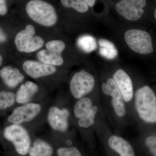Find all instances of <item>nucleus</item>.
I'll return each mask as SVG.
<instances>
[{"mask_svg": "<svg viewBox=\"0 0 156 156\" xmlns=\"http://www.w3.org/2000/svg\"><path fill=\"white\" fill-rule=\"evenodd\" d=\"M134 107L141 121L147 124L156 123V95L149 86L138 88L134 95Z\"/></svg>", "mask_w": 156, "mask_h": 156, "instance_id": "f257e3e1", "label": "nucleus"}, {"mask_svg": "<svg viewBox=\"0 0 156 156\" xmlns=\"http://www.w3.org/2000/svg\"><path fill=\"white\" fill-rule=\"evenodd\" d=\"M25 10L30 18L40 25L51 27L57 22L55 8L43 0H30L27 4Z\"/></svg>", "mask_w": 156, "mask_h": 156, "instance_id": "f03ea898", "label": "nucleus"}, {"mask_svg": "<svg viewBox=\"0 0 156 156\" xmlns=\"http://www.w3.org/2000/svg\"><path fill=\"white\" fill-rule=\"evenodd\" d=\"M4 136L19 156H28L32 143L27 131L19 125L12 124L4 129Z\"/></svg>", "mask_w": 156, "mask_h": 156, "instance_id": "7ed1b4c3", "label": "nucleus"}, {"mask_svg": "<svg viewBox=\"0 0 156 156\" xmlns=\"http://www.w3.org/2000/svg\"><path fill=\"white\" fill-rule=\"evenodd\" d=\"M14 43L19 52L30 53L41 49L44 42L42 37L36 35L35 29L33 26L29 24L17 34Z\"/></svg>", "mask_w": 156, "mask_h": 156, "instance_id": "20e7f679", "label": "nucleus"}, {"mask_svg": "<svg viewBox=\"0 0 156 156\" xmlns=\"http://www.w3.org/2000/svg\"><path fill=\"white\" fill-rule=\"evenodd\" d=\"M124 38L128 47L135 53L147 55L153 52L151 37L145 31L129 30L125 33Z\"/></svg>", "mask_w": 156, "mask_h": 156, "instance_id": "39448f33", "label": "nucleus"}, {"mask_svg": "<svg viewBox=\"0 0 156 156\" xmlns=\"http://www.w3.org/2000/svg\"><path fill=\"white\" fill-rule=\"evenodd\" d=\"M93 76L84 70L76 73L71 80L70 92L76 99H80L90 93L95 87Z\"/></svg>", "mask_w": 156, "mask_h": 156, "instance_id": "423d86ee", "label": "nucleus"}, {"mask_svg": "<svg viewBox=\"0 0 156 156\" xmlns=\"http://www.w3.org/2000/svg\"><path fill=\"white\" fill-rule=\"evenodd\" d=\"M101 90L105 95L109 98L112 107L117 116L125 117L127 113L126 102L113 78H109L106 83L102 84Z\"/></svg>", "mask_w": 156, "mask_h": 156, "instance_id": "0eeeda50", "label": "nucleus"}, {"mask_svg": "<svg viewBox=\"0 0 156 156\" xmlns=\"http://www.w3.org/2000/svg\"><path fill=\"white\" fill-rule=\"evenodd\" d=\"M146 5V0H120L115 8L117 13L126 19L136 21L142 16Z\"/></svg>", "mask_w": 156, "mask_h": 156, "instance_id": "6e6552de", "label": "nucleus"}, {"mask_svg": "<svg viewBox=\"0 0 156 156\" xmlns=\"http://www.w3.org/2000/svg\"><path fill=\"white\" fill-rule=\"evenodd\" d=\"M41 107L39 104L27 103L14 109L9 117V122L14 125H20L34 119L40 113Z\"/></svg>", "mask_w": 156, "mask_h": 156, "instance_id": "1a4fd4ad", "label": "nucleus"}, {"mask_svg": "<svg viewBox=\"0 0 156 156\" xmlns=\"http://www.w3.org/2000/svg\"><path fill=\"white\" fill-rule=\"evenodd\" d=\"M69 112L67 109H59L57 107L50 108L48 115V121L51 128L55 131L64 132L68 128Z\"/></svg>", "mask_w": 156, "mask_h": 156, "instance_id": "9d476101", "label": "nucleus"}, {"mask_svg": "<svg viewBox=\"0 0 156 156\" xmlns=\"http://www.w3.org/2000/svg\"><path fill=\"white\" fill-rule=\"evenodd\" d=\"M22 68L27 75L33 79L51 75L56 71L55 66L34 60H29L24 62L23 64Z\"/></svg>", "mask_w": 156, "mask_h": 156, "instance_id": "9b49d317", "label": "nucleus"}, {"mask_svg": "<svg viewBox=\"0 0 156 156\" xmlns=\"http://www.w3.org/2000/svg\"><path fill=\"white\" fill-rule=\"evenodd\" d=\"M115 80L126 103L133 100L134 97L133 83L130 76L123 69H119L114 74Z\"/></svg>", "mask_w": 156, "mask_h": 156, "instance_id": "f8f14e48", "label": "nucleus"}, {"mask_svg": "<svg viewBox=\"0 0 156 156\" xmlns=\"http://www.w3.org/2000/svg\"><path fill=\"white\" fill-rule=\"evenodd\" d=\"M108 144L109 147L120 156H135L132 146L122 136L112 135L109 137Z\"/></svg>", "mask_w": 156, "mask_h": 156, "instance_id": "ddd939ff", "label": "nucleus"}, {"mask_svg": "<svg viewBox=\"0 0 156 156\" xmlns=\"http://www.w3.org/2000/svg\"><path fill=\"white\" fill-rule=\"evenodd\" d=\"M0 76L5 85L10 88H15L24 80V76L18 69L10 66H5L1 69Z\"/></svg>", "mask_w": 156, "mask_h": 156, "instance_id": "4468645a", "label": "nucleus"}, {"mask_svg": "<svg viewBox=\"0 0 156 156\" xmlns=\"http://www.w3.org/2000/svg\"><path fill=\"white\" fill-rule=\"evenodd\" d=\"M38 91L36 84L27 81L20 86L16 94V101L17 103L24 104L29 103L34 95Z\"/></svg>", "mask_w": 156, "mask_h": 156, "instance_id": "2eb2a0df", "label": "nucleus"}, {"mask_svg": "<svg viewBox=\"0 0 156 156\" xmlns=\"http://www.w3.org/2000/svg\"><path fill=\"white\" fill-rule=\"evenodd\" d=\"M54 149L49 143L44 140L36 139L32 144L28 156H53Z\"/></svg>", "mask_w": 156, "mask_h": 156, "instance_id": "dca6fc26", "label": "nucleus"}, {"mask_svg": "<svg viewBox=\"0 0 156 156\" xmlns=\"http://www.w3.org/2000/svg\"><path fill=\"white\" fill-rule=\"evenodd\" d=\"M37 57L39 61L53 66H59L64 62L62 54L51 50H40L37 53Z\"/></svg>", "mask_w": 156, "mask_h": 156, "instance_id": "f3484780", "label": "nucleus"}, {"mask_svg": "<svg viewBox=\"0 0 156 156\" xmlns=\"http://www.w3.org/2000/svg\"><path fill=\"white\" fill-rule=\"evenodd\" d=\"M94 106L92 100L89 98L83 97L79 99L73 108L75 116L78 119L88 114Z\"/></svg>", "mask_w": 156, "mask_h": 156, "instance_id": "a211bd4d", "label": "nucleus"}, {"mask_svg": "<svg viewBox=\"0 0 156 156\" xmlns=\"http://www.w3.org/2000/svg\"><path fill=\"white\" fill-rule=\"evenodd\" d=\"M99 53L101 56L109 60L115 58L118 56V50L113 43L106 39H100L98 41Z\"/></svg>", "mask_w": 156, "mask_h": 156, "instance_id": "6ab92c4d", "label": "nucleus"}, {"mask_svg": "<svg viewBox=\"0 0 156 156\" xmlns=\"http://www.w3.org/2000/svg\"><path fill=\"white\" fill-rule=\"evenodd\" d=\"M77 44L81 50L87 53H91L97 48L95 38L88 35L80 37L77 41Z\"/></svg>", "mask_w": 156, "mask_h": 156, "instance_id": "aec40b11", "label": "nucleus"}, {"mask_svg": "<svg viewBox=\"0 0 156 156\" xmlns=\"http://www.w3.org/2000/svg\"><path fill=\"white\" fill-rule=\"evenodd\" d=\"M62 5L72 8L81 13H86L89 10V5L85 0H60Z\"/></svg>", "mask_w": 156, "mask_h": 156, "instance_id": "412c9836", "label": "nucleus"}, {"mask_svg": "<svg viewBox=\"0 0 156 156\" xmlns=\"http://www.w3.org/2000/svg\"><path fill=\"white\" fill-rule=\"evenodd\" d=\"M66 146H60L56 149L57 156H83L80 150L76 147L71 146V142L68 140Z\"/></svg>", "mask_w": 156, "mask_h": 156, "instance_id": "4be33fe9", "label": "nucleus"}, {"mask_svg": "<svg viewBox=\"0 0 156 156\" xmlns=\"http://www.w3.org/2000/svg\"><path fill=\"white\" fill-rule=\"evenodd\" d=\"M98 110V107L96 105H94L88 114L79 119L78 124L79 127L82 128H87L92 126L95 122V120Z\"/></svg>", "mask_w": 156, "mask_h": 156, "instance_id": "5701e85b", "label": "nucleus"}, {"mask_svg": "<svg viewBox=\"0 0 156 156\" xmlns=\"http://www.w3.org/2000/svg\"><path fill=\"white\" fill-rule=\"evenodd\" d=\"M16 95L13 92L2 91L0 92V108L5 110L14 104Z\"/></svg>", "mask_w": 156, "mask_h": 156, "instance_id": "b1692460", "label": "nucleus"}, {"mask_svg": "<svg viewBox=\"0 0 156 156\" xmlns=\"http://www.w3.org/2000/svg\"><path fill=\"white\" fill-rule=\"evenodd\" d=\"M65 47V44L64 42L59 40L50 41L46 44L47 50H51L61 54L64 50Z\"/></svg>", "mask_w": 156, "mask_h": 156, "instance_id": "393cba45", "label": "nucleus"}, {"mask_svg": "<svg viewBox=\"0 0 156 156\" xmlns=\"http://www.w3.org/2000/svg\"><path fill=\"white\" fill-rule=\"evenodd\" d=\"M145 144L151 154L156 156V136L152 135L148 136L145 140Z\"/></svg>", "mask_w": 156, "mask_h": 156, "instance_id": "a878e982", "label": "nucleus"}, {"mask_svg": "<svg viewBox=\"0 0 156 156\" xmlns=\"http://www.w3.org/2000/svg\"><path fill=\"white\" fill-rule=\"evenodd\" d=\"M8 9L6 5V0H0V14L1 16L5 15Z\"/></svg>", "mask_w": 156, "mask_h": 156, "instance_id": "bb28decb", "label": "nucleus"}, {"mask_svg": "<svg viewBox=\"0 0 156 156\" xmlns=\"http://www.w3.org/2000/svg\"><path fill=\"white\" fill-rule=\"evenodd\" d=\"M90 7H93L94 5L96 0H85Z\"/></svg>", "mask_w": 156, "mask_h": 156, "instance_id": "cd10ccee", "label": "nucleus"}, {"mask_svg": "<svg viewBox=\"0 0 156 156\" xmlns=\"http://www.w3.org/2000/svg\"><path fill=\"white\" fill-rule=\"evenodd\" d=\"M6 40V37L5 35V34L3 33V31L2 30V29H1V42H5Z\"/></svg>", "mask_w": 156, "mask_h": 156, "instance_id": "c85d7f7f", "label": "nucleus"}, {"mask_svg": "<svg viewBox=\"0 0 156 156\" xmlns=\"http://www.w3.org/2000/svg\"><path fill=\"white\" fill-rule=\"evenodd\" d=\"M154 17L155 19L156 20V9H155L154 11Z\"/></svg>", "mask_w": 156, "mask_h": 156, "instance_id": "c756f323", "label": "nucleus"}, {"mask_svg": "<svg viewBox=\"0 0 156 156\" xmlns=\"http://www.w3.org/2000/svg\"><path fill=\"white\" fill-rule=\"evenodd\" d=\"M0 59H1V61H0V65H1V66L2 65V56H0Z\"/></svg>", "mask_w": 156, "mask_h": 156, "instance_id": "7c9ffc66", "label": "nucleus"}]
</instances>
